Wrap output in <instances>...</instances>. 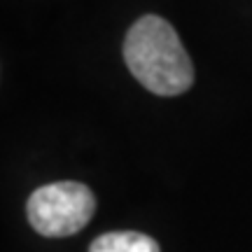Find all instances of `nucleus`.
Segmentation results:
<instances>
[{"instance_id": "nucleus-1", "label": "nucleus", "mask_w": 252, "mask_h": 252, "mask_svg": "<svg viewBox=\"0 0 252 252\" xmlns=\"http://www.w3.org/2000/svg\"><path fill=\"white\" fill-rule=\"evenodd\" d=\"M124 61L135 80L157 96H180L194 84V65L175 28L157 14H145L128 28Z\"/></svg>"}, {"instance_id": "nucleus-2", "label": "nucleus", "mask_w": 252, "mask_h": 252, "mask_svg": "<svg viewBox=\"0 0 252 252\" xmlns=\"http://www.w3.org/2000/svg\"><path fill=\"white\" fill-rule=\"evenodd\" d=\"M96 210V198L82 182H52L35 189L26 203L31 226L47 238H65L82 231Z\"/></svg>"}, {"instance_id": "nucleus-3", "label": "nucleus", "mask_w": 252, "mask_h": 252, "mask_svg": "<svg viewBox=\"0 0 252 252\" xmlns=\"http://www.w3.org/2000/svg\"><path fill=\"white\" fill-rule=\"evenodd\" d=\"M89 252H161L159 243L138 231H110L91 243Z\"/></svg>"}]
</instances>
